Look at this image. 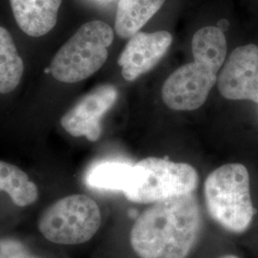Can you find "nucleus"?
<instances>
[{
	"mask_svg": "<svg viewBox=\"0 0 258 258\" xmlns=\"http://www.w3.org/2000/svg\"><path fill=\"white\" fill-rule=\"evenodd\" d=\"M202 213L192 194L152 204L130 231V245L140 258H187L200 238Z\"/></svg>",
	"mask_w": 258,
	"mask_h": 258,
	"instance_id": "1",
	"label": "nucleus"
},
{
	"mask_svg": "<svg viewBox=\"0 0 258 258\" xmlns=\"http://www.w3.org/2000/svg\"><path fill=\"white\" fill-rule=\"evenodd\" d=\"M210 216L226 231L242 233L255 214L249 191L248 169L242 164H227L213 170L204 184Z\"/></svg>",
	"mask_w": 258,
	"mask_h": 258,
	"instance_id": "2",
	"label": "nucleus"
},
{
	"mask_svg": "<svg viewBox=\"0 0 258 258\" xmlns=\"http://www.w3.org/2000/svg\"><path fill=\"white\" fill-rule=\"evenodd\" d=\"M114 39L112 28L101 20L83 24L55 54L50 72L60 83L86 80L105 63Z\"/></svg>",
	"mask_w": 258,
	"mask_h": 258,
	"instance_id": "3",
	"label": "nucleus"
},
{
	"mask_svg": "<svg viewBox=\"0 0 258 258\" xmlns=\"http://www.w3.org/2000/svg\"><path fill=\"white\" fill-rule=\"evenodd\" d=\"M198 183L199 175L194 166L148 157L134 165L133 180L124 195L134 203L153 204L192 194Z\"/></svg>",
	"mask_w": 258,
	"mask_h": 258,
	"instance_id": "4",
	"label": "nucleus"
},
{
	"mask_svg": "<svg viewBox=\"0 0 258 258\" xmlns=\"http://www.w3.org/2000/svg\"><path fill=\"white\" fill-rule=\"evenodd\" d=\"M102 213L98 203L84 194L65 196L50 205L40 215V233L58 245L86 243L100 230Z\"/></svg>",
	"mask_w": 258,
	"mask_h": 258,
	"instance_id": "5",
	"label": "nucleus"
},
{
	"mask_svg": "<svg viewBox=\"0 0 258 258\" xmlns=\"http://www.w3.org/2000/svg\"><path fill=\"white\" fill-rule=\"evenodd\" d=\"M216 72L194 60L175 70L162 88V99L168 107L179 111L195 110L207 101L216 83Z\"/></svg>",
	"mask_w": 258,
	"mask_h": 258,
	"instance_id": "6",
	"label": "nucleus"
},
{
	"mask_svg": "<svg viewBox=\"0 0 258 258\" xmlns=\"http://www.w3.org/2000/svg\"><path fill=\"white\" fill-rule=\"evenodd\" d=\"M118 90L112 84H102L86 94L62 116L60 123L73 137H85L98 141L102 134L103 115L117 101Z\"/></svg>",
	"mask_w": 258,
	"mask_h": 258,
	"instance_id": "7",
	"label": "nucleus"
},
{
	"mask_svg": "<svg viewBox=\"0 0 258 258\" xmlns=\"http://www.w3.org/2000/svg\"><path fill=\"white\" fill-rule=\"evenodd\" d=\"M217 82L224 98L258 103V47L248 44L233 50Z\"/></svg>",
	"mask_w": 258,
	"mask_h": 258,
	"instance_id": "8",
	"label": "nucleus"
},
{
	"mask_svg": "<svg viewBox=\"0 0 258 258\" xmlns=\"http://www.w3.org/2000/svg\"><path fill=\"white\" fill-rule=\"evenodd\" d=\"M172 36L166 31L138 32L130 37L121 52L118 64L126 81H134L151 70L171 45Z\"/></svg>",
	"mask_w": 258,
	"mask_h": 258,
	"instance_id": "9",
	"label": "nucleus"
},
{
	"mask_svg": "<svg viewBox=\"0 0 258 258\" xmlns=\"http://www.w3.org/2000/svg\"><path fill=\"white\" fill-rule=\"evenodd\" d=\"M19 27L30 37H42L55 27L61 0H10Z\"/></svg>",
	"mask_w": 258,
	"mask_h": 258,
	"instance_id": "10",
	"label": "nucleus"
},
{
	"mask_svg": "<svg viewBox=\"0 0 258 258\" xmlns=\"http://www.w3.org/2000/svg\"><path fill=\"white\" fill-rule=\"evenodd\" d=\"M166 0H120L115 31L121 38H130L144 27Z\"/></svg>",
	"mask_w": 258,
	"mask_h": 258,
	"instance_id": "11",
	"label": "nucleus"
},
{
	"mask_svg": "<svg viewBox=\"0 0 258 258\" xmlns=\"http://www.w3.org/2000/svg\"><path fill=\"white\" fill-rule=\"evenodd\" d=\"M192 55L195 61L218 72L227 55V40L222 29L208 26L198 30L192 37Z\"/></svg>",
	"mask_w": 258,
	"mask_h": 258,
	"instance_id": "12",
	"label": "nucleus"
},
{
	"mask_svg": "<svg viewBox=\"0 0 258 258\" xmlns=\"http://www.w3.org/2000/svg\"><path fill=\"white\" fill-rule=\"evenodd\" d=\"M0 191L9 195L18 207H27L38 198L37 184L19 166L0 161Z\"/></svg>",
	"mask_w": 258,
	"mask_h": 258,
	"instance_id": "13",
	"label": "nucleus"
},
{
	"mask_svg": "<svg viewBox=\"0 0 258 258\" xmlns=\"http://www.w3.org/2000/svg\"><path fill=\"white\" fill-rule=\"evenodd\" d=\"M134 175V165L120 162H103L92 166L86 176V183L94 188L117 190L128 189Z\"/></svg>",
	"mask_w": 258,
	"mask_h": 258,
	"instance_id": "14",
	"label": "nucleus"
},
{
	"mask_svg": "<svg viewBox=\"0 0 258 258\" xmlns=\"http://www.w3.org/2000/svg\"><path fill=\"white\" fill-rule=\"evenodd\" d=\"M23 71V60L13 37L0 26V94L14 91L21 81Z\"/></svg>",
	"mask_w": 258,
	"mask_h": 258,
	"instance_id": "15",
	"label": "nucleus"
},
{
	"mask_svg": "<svg viewBox=\"0 0 258 258\" xmlns=\"http://www.w3.org/2000/svg\"><path fill=\"white\" fill-rule=\"evenodd\" d=\"M0 258H41L34 254L27 246L16 238L0 239Z\"/></svg>",
	"mask_w": 258,
	"mask_h": 258,
	"instance_id": "16",
	"label": "nucleus"
},
{
	"mask_svg": "<svg viewBox=\"0 0 258 258\" xmlns=\"http://www.w3.org/2000/svg\"><path fill=\"white\" fill-rule=\"evenodd\" d=\"M218 258H240L237 255H234V254H225V255H222L220 257Z\"/></svg>",
	"mask_w": 258,
	"mask_h": 258,
	"instance_id": "17",
	"label": "nucleus"
},
{
	"mask_svg": "<svg viewBox=\"0 0 258 258\" xmlns=\"http://www.w3.org/2000/svg\"><path fill=\"white\" fill-rule=\"evenodd\" d=\"M100 1H108V0H100Z\"/></svg>",
	"mask_w": 258,
	"mask_h": 258,
	"instance_id": "18",
	"label": "nucleus"
}]
</instances>
